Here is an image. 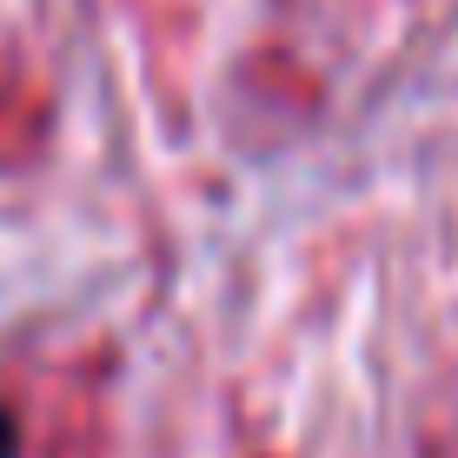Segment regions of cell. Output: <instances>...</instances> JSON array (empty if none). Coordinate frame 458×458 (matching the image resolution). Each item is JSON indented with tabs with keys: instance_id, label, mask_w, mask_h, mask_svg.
Wrapping results in <instances>:
<instances>
[{
	"instance_id": "obj_1",
	"label": "cell",
	"mask_w": 458,
	"mask_h": 458,
	"mask_svg": "<svg viewBox=\"0 0 458 458\" xmlns=\"http://www.w3.org/2000/svg\"><path fill=\"white\" fill-rule=\"evenodd\" d=\"M13 445H21V419H13V405L0 399V458H13Z\"/></svg>"
}]
</instances>
